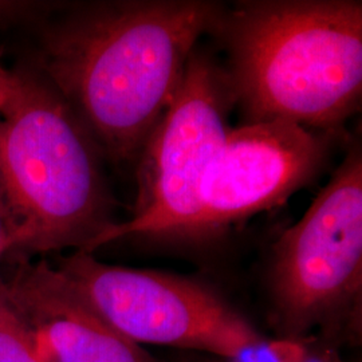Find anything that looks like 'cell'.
<instances>
[{
	"label": "cell",
	"mask_w": 362,
	"mask_h": 362,
	"mask_svg": "<svg viewBox=\"0 0 362 362\" xmlns=\"http://www.w3.org/2000/svg\"><path fill=\"white\" fill-rule=\"evenodd\" d=\"M243 124L344 132L362 100L360 0H243L211 33Z\"/></svg>",
	"instance_id": "obj_2"
},
{
	"label": "cell",
	"mask_w": 362,
	"mask_h": 362,
	"mask_svg": "<svg viewBox=\"0 0 362 362\" xmlns=\"http://www.w3.org/2000/svg\"><path fill=\"white\" fill-rule=\"evenodd\" d=\"M342 134L287 121L231 128L202 181L187 242L218 238L282 206L322 175Z\"/></svg>",
	"instance_id": "obj_7"
},
{
	"label": "cell",
	"mask_w": 362,
	"mask_h": 362,
	"mask_svg": "<svg viewBox=\"0 0 362 362\" xmlns=\"http://www.w3.org/2000/svg\"><path fill=\"white\" fill-rule=\"evenodd\" d=\"M233 91L223 64L194 50L180 88L134 165L132 216L116 221L83 252L119 239L185 240L197 211L200 185L231 129Z\"/></svg>",
	"instance_id": "obj_5"
},
{
	"label": "cell",
	"mask_w": 362,
	"mask_h": 362,
	"mask_svg": "<svg viewBox=\"0 0 362 362\" xmlns=\"http://www.w3.org/2000/svg\"><path fill=\"white\" fill-rule=\"evenodd\" d=\"M309 353L310 349L303 341L281 337L276 339L264 338L235 356H207L196 362H305Z\"/></svg>",
	"instance_id": "obj_10"
},
{
	"label": "cell",
	"mask_w": 362,
	"mask_h": 362,
	"mask_svg": "<svg viewBox=\"0 0 362 362\" xmlns=\"http://www.w3.org/2000/svg\"><path fill=\"white\" fill-rule=\"evenodd\" d=\"M25 85V73H13L0 65V115L4 113Z\"/></svg>",
	"instance_id": "obj_11"
},
{
	"label": "cell",
	"mask_w": 362,
	"mask_h": 362,
	"mask_svg": "<svg viewBox=\"0 0 362 362\" xmlns=\"http://www.w3.org/2000/svg\"><path fill=\"white\" fill-rule=\"evenodd\" d=\"M305 362H320V357H314L313 354L309 353V356H308V358H306V361Z\"/></svg>",
	"instance_id": "obj_13"
},
{
	"label": "cell",
	"mask_w": 362,
	"mask_h": 362,
	"mask_svg": "<svg viewBox=\"0 0 362 362\" xmlns=\"http://www.w3.org/2000/svg\"><path fill=\"white\" fill-rule=\"evenodd\" d=\"M272 315L282 338H357L362 318V149L350 144L330 180L272 247Z\"/></svg>",
	"instance_id": "obj_4"
},
{
	"label": "cell",
	"mask_w": 362,
	"mask_h": 362,
	"mask_svg": "<svg viewBox=\"0 0 362 362\" xmlns=\"http://www.w3.org/2000/svg\"><path fill=\"white\" fill-rule=\"evenodd\" d=\"M52 264L106 324L139 345L228 357L264 339L218 293L194 279L107 264L83 251L59 255Z\"/></svg>",
	"instance_id": "obj_6"
},
{
	"label": "cell",
	"mask_w": 362,
	"mask_h": 362,
	"mask_svg": "<svg viewBox=\"0 0 362 362\" xmlns=\"http://www.w3.org/2000/svg\"><path fill=\"white\" fill-rule=\"evenodd\" d=\"M104 156L62 97L35 73L0 115V191L11 251H85L116 221Z\"/></svg>",
	"instance_id": "obj_3"
},
{
	"label": "cell",
	"mask_w": 362,
	"mask_h": 362,
	"mask_svg": "<svg viewBox=\"0 0 362 362\" xmlns=\"http://www.w3.org/2000/svg\"><path fill=\"white\" fill-rule=\"evenodd\" d=\"M224 8L211 0L78 4L42 34L37 74L62 97L105 161L134 168L199 39L211 35Z\"/></svg>",
	"instance_id": "obj_1"
},
{
	"label": "cell",
	"mask_w": 362,
	"mask_h": 362,
	"mask_svg": "<svg viewBox=\"0 0 362 362\" xmlns=\"http://www.w3.org/2000/svg\"><path fill=\"white\" fill-rule=\"evenodd\" d=\"M324 362H338L334 357H325Z\"/></svg>",
	"instance_id": "obj_14"
},
{
	"label": "cell",
	"mask_w": 362,
	"mask_h": 362,
	"mask_svg": "<svg viewBox=\"0 0 362 362\" xmlns=\"http://www.w3.org/2000/svg\"><path fill=\"white\" fill-rule=\"evenodd\" d=\"M11 251V224L7 207L0 191V262L6 254Z\"/></svg>",
	"instance_id": "obj_12"
},
{
	"label": "cell",
	"mask_w": 362,
	"mask_h": 362,
	"mask_svg": "<svg viewBox=\"0 0 362 362\" xmlns=\"http://www.w3.org/2000/svg\"><path fill=\"white\" fill-rule=\"evenodd\" d=\"M0 288L38 338L49 362H156L91 309L46 259L19 257Z\"/></svg>",
	"instance_id": "obj_8"
},
{
	"label": "cell",
	"mask_w": 362,
	"mask_h": 362,
	"mask_svg": "<svg viewBox=\"0 0 362 362\" xmlns=\"http://www.w3.org/2000/svg\"><path fill=\"white\" fill-rule=\"evenodd\" d=\"M0 362H49L38 338L0 288Z\"/></svg>",
	"instance_id": "obj_9"
}]
</instances>
